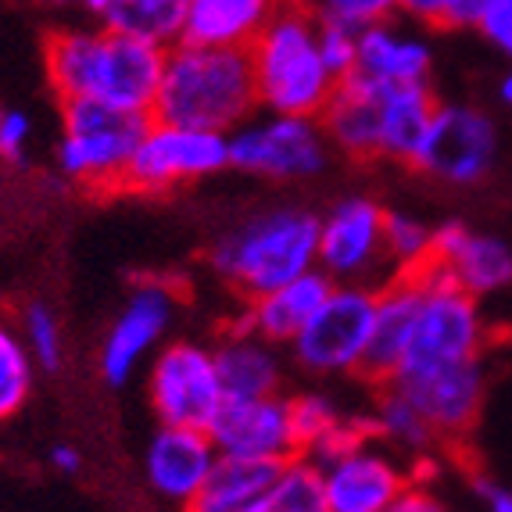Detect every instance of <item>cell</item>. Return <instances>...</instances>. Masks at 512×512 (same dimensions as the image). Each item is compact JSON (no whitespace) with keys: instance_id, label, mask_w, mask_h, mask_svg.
<instances>
[{"instance_id":"obj_1","label":"cell","mask_w":512,"mask_h":512,"mask_svg":"<svg viewBox=\"0 0 512 512\" xmlns=\"http://www.w3.org/2000/svg\"><path fill=\"white\" fill-rule=\"evenodd\" d=\"M165 51L104 22L58 26L43 40V72L58 101H101L151 115L165 72Z\"/></svg>"},{"instance_id":"obj_2","label":"cell","mask_w":512,"mask_h":512,"mask_svg":"<svg viewBox=\"0 0 512 512\" xmlns=\"http://www.w3.org/2000/svg\"><path fill=\"white\" fill-rule=\"evenodd\" d=\"M258 111L262 104H258L251 54L244 47H205L180 40L165 51V72L151 119L233 133Z\"/></svg>"},{"instance_id":"obj_3","label":"cell","mask_w":512,"mask_h":512,"mask_svg":"<svg viewBox=\"0 0 512 512\" xmlns=\"http://www.w3.org/2000/svg\"><path fill=\"white\" fill-rule=\"evenodd\" d=\"M323 18L308 0H280V8L248 47L262 111L323 115L341 79L333 76L319 47Z\"/></svg>"},{"instance_id":"obj_4","label":"cell","mask_w":512,"mask_h":512,"mask_svg":"<svg viewBox=\"0 0 512 512\" xmlns=\"http://www.w3.org/2000/svg\"><path fill=\"white\" fill-rule=\"evenodd\" d=\"M208 265L244 301L319 269V215L308 208H269L226 230Z\"/></svg>"},{"instance_id":"obj_5","label":"cell","mask_w":512,"mask_h":512,"mask_svg":"<svg viewBox=\"0 0 512 512\" xmlns=\"http://www.w3.org/2000/svg\"><path fill=\"white\" fill-rule=\"evenodd\" d=\"M151 115L122 111L101 101H61L58 169L90 194H122L129 158Z\"/></svg>"},{"instance_id":"obj_6","label":"cell","mask_w":512,"mask_h":512,"mask_svg":"<svg viewBox=\"0 0 512 512\" xmlns=\"http://www.w3.org/2000/svg\"><path fill=\"white\" fill-rule=\"evenodd\" d=\"M419 316L412 330L409 355L398 376L427 373V369L455 366V362L480 359L487 348V319L484 308L459 283L427 265L419 269Z\"/></svg>"},{"instance_id":"obj_7","label":"cell","mask_w":512,"mask_h":512,"mask_svg":"<svg viewBox=\"0 0 512 512\" xmlns=\"http://www.w3.org/2000/svg\"><path fill=\"white\" fill-rule=\"evenodd\" d=\"M333 158L316 115L258 111L230 133V169L269 183H305L323 176Z\"/></svg>"},{"instance_id":"obj_8","label":"cell","mask_w":512,"mask_h":512,"mask_svg":"<svg viewBox=\"0 0 512 512\" xmlns=\"http://www.w3.org/2000/svg\"><path fill=\"white\" fill-rule=\"evenodd\" d=\"M230 169V133L151 119L129 158L122 194L162 197Z\"/></svg>"},{"instance_id":"obj_9","label":"cell","mask_w":512,"mask_h":512,"mask_svg":"<svg viewBox=\"0 0 512 512\" xmlns=\"http://www.w3.org/2000/svg\"><path fill=\"white\" fill-rule=\"evenodd\" d=\"M373 319L376 287L333 283L323 308L287 348L294 362L312 376H359L373 337Z\"/></svg>"},{"instance_id":"obj_10","label":"cell","mask_w":512,"mask_h":512,"mask_svg":"<svg viewBox=\"0 0 512 512\" xmlns=\"http://www.w3.org/2000/svg\"><path fill=\"white\" fill-rule=\"evenodd\" d=\"M147 398L158 423L165 427L208 430L215 412L226 402L212 344L172 341L169 348L154 351L147 366Z\"/></svg>"},{"instance_id":"obj_11","label":"cell","mask_w":512,"mask_h":512,"mask_svg":"<svg viewBox=\"0 0 512 512\" xmlns=\"http://www.w3.org/2000/svg\"><path fill=\"white\" fill-rule=\"evenodd\" d=\"M387 208L366 194L333 201L330 212L319 215V273L333 283H362L380 287L391 280L387 262Z\"/></svg>"},{"instance_id":"obj_12","label":"cell","mask_w":512,"mask_h":512,"mask_svg":"<svg viewBox=\"0 0 512 512\" xmlns=\"http://www.w3.org/2000/svg\"><path fill=\"white\" fill-rule=\"evenodd\" d=\"M498 162V126L477 104H437L430 133L416 154V169L452 187H473Z\"/></svg>"},{"instance_id":"obj_13","label":"cell","mask_w":512,"mask_h":512,"mask_svg":"<svg viewBox=\"0 0 512 512\" xmlns=\"http://www.w3.org/2000/svg\"><path fill=\"white\" fill-rule=\"evenodd\" d=\"M180 291L169 280H140L122 301L101 341V376L111 387H126L176 323Z\"/></svg>"},{"instance_id":"obj_14","label":"cell","mask_w":512,"mask_h":512,"mask_svg":"<svg viewBox=\"0 0 512 512\" xmlns=\"http://www.w3.org/2000/svg\"><path fill=\"white\" fill-rule=\"evenodd\" d=\"M330 512H387L412 484V462L376 437L351 444L341 455L319 462Z\"/></svg>"},{"instance_id":"obj_15","label":"cell","mask_w":512,"mask_h":512,"mask_svg":"<svg viewBox=\"0 0 512 512\" xmlns=\"http://www.w3.org/2000/svg\"><path fill=\"white\" fill-rule=\"evenodd\" d=\"M215 448L226 459L251 462H287L301 455L291 419V398L265 394V398H226L215 419L208 423Z\"/></svg>"},{"instance_id":"obj_16","label":"cell","mask_w":512,"mask_h":512,"mask_svg":"<svg viewBox=\"0 0 512 512\" xmlns=\"http://www.w3.org/2000/svg\"><path fill=\"white\" fill-rule=\"evenodd\" d=\"M391 384L423 412V419L434 427L441 444H452L470 434L480 409H484L487 373L484 362L470 359L455 362V366L427 369V373L394 376Z\"/></svg>"},{"instance_id":"obj_17","label":"cell","mask_w":512,"mask_h":512,"mask_svg":"<svg viewBox=\"0 0 512 512\" xmlns=\"http://www.w3.org/2000/svg\"><path fill=\"white\" fill-rule=\"evenodd\" d=\"M215 462H219V448L208 430L158 423L144 448V477L158 498L187 509L197 491L208 484Z\"/></svg>"},{"instance_id":"obj_18","label":"cell","mask_w":512,"mask_h":512,"mask_svg":"<svg viewBox=\"0 0 512 512\" xmlns=\"http://www.w3.org/2000/svg\"><path fill=\"white\" fill-rule=\"evenodd\" d=\"M452 283L477 301L512 287V248L502 237L480 233L462 222L434 226V262Z\"/></svg>"},{"instance_id":"obj_19","label":"cell","mask_w":512,"mask_h":512,"mask_svg":"<svg viewBox=\"0 0 512 512\" xmlns=\"http://www.w3.org/2000/svg\"><path fill=\"white\" fill-rule=\"evenodd\" d=\"M423 33L427 29L412 26L402 15L359 29L355 76L373 79V83H384V86L430 83V72H434V43Z\"/></svg>"},{"instance_id":"obj_20","label":"cell","mask_w":512,"mask_h":512,"mask_svg":"<svg viewBox=\"0 0 512 512\" xmlns=\"http://www.w3.org/2000/svg\"><path fill=\"white\" fill-rule=\"evenodd\" d=\"M419 276H391L387 283L376 287V319H373V337H369L366 362H362V380L373 387L391 384L394 376L402 373L405 355H409L412 330H416L419 316Z\"/></svg>"},{"instance_id":"obj_21","label":"cell","mask_w":512,"mask_h":512,"mask_svg":"<svg viewBox=\"0 0 512 512\" xmlns=\"http://www.w3.org/2000/svg\"><path fill=\"white\" fill-rule=\"evenodd\" d=\"M380 115H384V83L348 76L337 83L319 122L341 158L380 162Z\"/></svg>"},{"instance_id":"obj_22","label":"cell","mask_w":512,"mask_h":512,"mask_svg":"<svg viewBox=\"0 0 512 512\" xmlns=\"http://www.w3.org/2000/svg\"><path fill=\"white\" fill-rule=\"evenodd\" d=\"M333 291V280L319 269L312 273L298 276V280L283 283L276 291L262 294V298H251L244 301L240 308V326H248L251 333L265 337L269 344H291L301 330L308 326V319L316 316L323 301L330 298Z\"/></svg>"},{"instance_id":"obj_23","label":"cell","mask_w":512,"mask_h":512,"mask_svg":"<svg viewBox=\"0 0 512 512\" xmlns=\"http://www.w3.org/2000/svg\"><path fill=\"white\" fill-rule=\"evenodd\" d=\"M215 366L222 376L226 398H265L280 394L283 387V362L276 355V344L251 333L248 326L233 323L222 330V337L212 344Z\"/></svg>"},{"instance_id":"obj_24","label":"cell","mask_w":512,"mask_h":512,"mask_svg":"<svg viewBox=\"0 0 512 512\" xmlns=\"http://www.w3.org/2000/svg\"><path fill=\"white\" fill-rule=\"evenodd\" d=\"M437 97L430 83L384 86V115H380V162L416 165V154L437 115Z\"/></svg>"},{"instance_id":"obj_25","label":"cell","mask_w":512,"mask_h":512,"mask_svg":"<svg viewBox=\"0 0 512 512\" xmlns=\"http://www.w3.org/2000/svg\"><path fill=\"white\" fill-rule=\"evenodd\" d=\"M276 8L280 0H190L183 40L248 51Z\"/></svg>"},{"instance_id":"obj_26","label":"cell","mask_w":512,"mask_h":512,"mask_svg":"<svg viewBox=\"0 0 512 512\" xmlns=\"http://www.w3.org/2000/svg\"><path fill=\"white\" fill-rule=\"evenodd\" d=\"M280 466L219 455L208 484L197 491V498L183 512H265V495H269Z\"/></svg>"},{"instance_id":"obj_27","label":"cell","mask_w":512,"mask_h":512,"mask_svg":"<svg viewBox=\"0 0 512 512\" xmlns=\"http://www.w3.org/2000/svg\"><path fill=\"white\" fill-rule=\"evenodd\" d=\"M369 430H373L376 441L387 444L402 459H409L412 466L430 462V455L441 448V437L423 419V412L394 384L376 387V405L369 409Z\"/></svg>"},{"instance_id":"obj_28","label":"cell","mask_w":512,"mask_h":512,"mask_svg":"<svg viewBox=\"0 0 512 512\" xmlns=\"http://www.w3.org/2000/svg\"><path fill=\"white\" fill-rule=\"evenodd\" d=\"M190 0H108V8L97 22L119 33L140 36L158 47H172L183 40Z\"/></svg>"},{"instance_id":"obj_29","label":"cell","mask_w":512,"mask_h":512,"mask_svg":"<svg viewBox=\"0 0 512 512\" xmlns=\"http://www.w3.org/2000/svg\"><path fill=\"white\" fill-rule=\"evenodd\" d=\"M265 512H330L319 462L308 455H294L283 462L265 495Z\"/></svg>"},{"instance_id":"obj_30","label":"cell","mask_w":512,"mask_h":512,"mask_svg":"<svg viewBox=\"0 0 512 512\" xmlns=\"http://www.w3.org/2000/svg\"><path fill=\"white\" fill-rule=\"evenodd\" d=\"M384 244L394 276L419 273L434 262V226H427L409 212H387Z\"/></svg>"},{"instance_id":"obj_31","label":"cell","mask_w":512,"mask_h":512,"mask_svg":"<svg viewBox=\"0 0 512 512\" xmlns=\"http://www.w3.org/2000/svg\"><path fill=\"white\" fill-rule=\"evenodd\" d=\"M33 373L36 362L22 333L0 323V419H11L26 405L29 391H33Z\"/></svg>"},{"instance_id":"obj_32","label":"cell","mask_w":512,"mask_h":512,"mask_svg":"<svg viewBox=\"0 0 512 512\" xmlns=\"http://www.w3.org/2000/svg\"><path fill=\"white\" fill-rule=\"evenodd\" d=\"M291 419H294V434H298V444H301V455H308V452H316L333 430H341L348 412L333 402V398H326V394L305 391L291 398Z\"/></svg>"},{"instance_id":"obj_33","label":"cell","mask_w":512,"mask_h":512,"mask_svg":"<svg viewBox=\"0 0 512 512\" xmlns=\"http://www.w3.org/2000/svg\"><path fill=\"white\" fill-rule=\"evenodd\" d=\"M22 341H26L29 355H33L36 369H58L65 362V333H61V319L51 305H29L22 312Z\"/></svg>"},{"instance_id":"obj_34","label":"cell","mask_w":512,"mask_h":512,"mask_svg":"<svg viewBox=\"0 0 512 512\" xmlns=\"http://www.w3.org/2000/svg\"><path fill=\"white\" fill-rule=\"evenodd\" d=\"M480 0H398V15L419 29H473Z\"/></svg>"},{"instance_id":"obj_35","label":"cell","mask_w":512,"mask_h":512,"mask_svg":"<svg viewBox=\"0 0 512 512\" xmlns=\"http://www.w3.org/2000/svg\"><path fill=\"white\" fill-rule=\"evenodd\" d=\"M308 4L323 22H337L348 29H366L398 15V0H308Z\"/></svg>"},{"instance_id":"obj_36","label":"cell","mask_w":512,"mask_h":512,"mask_svg":"<svg viewBox=\"0 0 512 512\" xmlns=\"http://www.w3.org/2000/svg\"><path fill=\"white\" fill-rule=\"evenodd\" d=\"M473 33L487 47H495L505 61H512V0H480Z\"/></svg>"},{"instance_id":"obj_37","label":"cell","mask_w":512,"mask_h":512,"mask_svg":"<svg viewBox=\"0 0 512 512\" xmlns=\"http://www.w3.org/2000/svg\"><path fill=\"white\" fill-rule=\"evenodd\" d=\"M319 47L337 79L355 76V61H359V29L337 26V22H323L319 29Z\"/></svg>"},{"instance_id":"obj_38","label":"cell","mask_w":512,"mask_h":512,"mask_svg":"<svg viewBox=\"0 0 512 512\" xmlns=\"http://www.w3.org/2000/svg\"><path fill=\"white\" fill-rule=\"evenodd\" d=\"M29 140H33V119L29 111L0 104V158L4 162H26Z\"/></svg>"},{"instance_id":"obj_39","label":"cell","mask_w":512,"mask_h":512,"mask_svg":"<svg viewBox=\"0 0 512 512\" xmlns=\"http://www.w3.org/2000/svg\"><path fill=\"white\" fill-rule=\"evenodd\" d=\"M387 512H452V509H448V502L427 484V477H416L402 495L394 498Z\"/></svg>"},{"instance_id":"obj_40","label":"cell","mask_w":512,"mask_h":512,"mask_svg":"<svg viewBox=\"0 0 512 512\" xmlns=\"http://www.w3.org/2000/svg\"><path fill=\"white\" fill-rule=\"evenodd\" d=\"M473 491H477L480 505L487 512H512V491L491 477H473Z\"/></svg>"},{"instance_id":"obj_41","label":"cell","mask_w":512,"mask_h":512,"mask_svg":"<svg viewBox=\"0 0 512 512\" xmlns=\"http://www.w3.org/2000/svg\"><path fill=\"white\" fill-rule=\"evenodd\" d=\"M51 462H54V470L58 473H79L83 470V452H79L76 444H54L51 448Z\"/></svg>"},{"instance_id":"obj_42","label":"cell","mask_w":512,"mask_h":512,"mask_svg":"<svg viewBox=\"0 0 512 512\" xmlns=\"http://www.w3.org/2000/svg\"><path fill=\"white\" fill-rule=\"evenodd\" d=\"M54 8H69V11H79L86 18H101L104 8H108V0H47Z\"/></svg>"},{"instance_id":"obj_43","label":"cell","mask_w":512,"mask_h":512,"mask_svg":"<svg viewBox=\"0 0 512 512\" xmlns=\"http://www.w3.org/2000/svg\"><path fill=\"white\" fill-rule=\"evenodd\" d=\"M498 97H502L505 108H512V61H509V69L502 72V79H498Z\"/></svg>"}]
</instances>
